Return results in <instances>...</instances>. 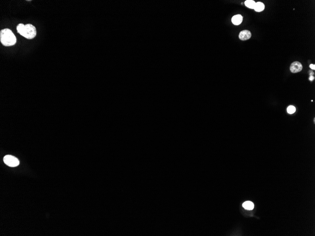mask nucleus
Instances as JSON below:
<instances>
[{"label": "nucleus", "instance_id": "f257e3e1", "mask_svg": "<svg viewBox=\"0 0 315 236\" xmlns=\"http://www.w3.org/2000/svg\"><path fill=\"white\" fill-rule=\"evenodd\" d=\"M18 33L22 36L28 39H33L37 35V30L35 27L30 24H18L17 26Z\"/></svg>", "mask_w": 315, "mask_h": 236}, {"label": "nucleus", "instance_id": "f03ea898", "mask_svg": "<svg viewBox=\"0 0 315 236\" xmlns=\"http://www.w3.org/2000/svg\"><path fill=\"white\" fill-rule=\"evenodd\" d=\"M1 42L5 46H11L16 44V36L10 29L5 28L0 32Z\"/></svg>", "mask_w": 315, "mask_h": 236}, {"label": "nucleus", "instance_id": "7ed1b4c3", "mask_svg": "<svg viewBox=\"0 0 315 236\" xmlns=\"http://www.w3.org/2000/svg\"><path fill=\"white\" fill-rule=\"evenodd\" d=\"M3 161L6 165L11 167H16L19 164L18 159L11 155L5 156L3 158Z\"/></svg>", "mask_w": 315, "mask_h": 236}, {"label": "nucleus", "instance_id": "20e7f679", "mask_svg": "<svg viewBox=\"0 0 315 236\" xmlns=\"http://www.w3.org/2000/svg\"><path fill=\"white\" fill-rule=\"evenodd\" d=\"M302 64L298 61H295L291 63L290 66V70L293 73H296L302 71Z\"/></svg>", "mask_w": 315, "mask_h": 236}, {"label": "nucleus", "instance_id": "39448f33", "mask_svg": "<svg viewBox=\"0 0 315 236\" xmlns=\"http://www.w3.org/2000/svg\"><path fill=\"white\" fill-rule=\"evenodd\" d=\"M251 36H252L251 32L247 30H244L241 32L239 35L240 39L242 41H246L247 40L249 39Z\"/></svg>", "mask_w": 315, "mask_h": 236}, {"label": "nucleus", "instance_id": "423d86ee", "mask_svg": "<svg viewBox=\"0 0 315 236\" xmlns=\"http://www.w3.org/2000/svg\"><path fill=\"white\" fill-rule=\"evenodd\" d=\"M242 19L243 18L242 15L238 14L233 17L232 18V22L235 25H239L242 23Z\"/></svg>", "mask_w": 315, "mask_h": 236}, {"label": "nucleus", "instance_id": "0eeeda50", "mask_svg": "<svg viewBox=\"0 0 315 236\" xmlns=\"http://www.w3.org/2000/svg\"><path fill=\"white\" fill-rule=\"evenodd\" d=\"M264 9H265L264 4L261 2H257V3H256L254 8L255 11L257 12H261L262 11H264Z\"/></svg>", "mask_w": 315, "mask_h": 236}, {"label": "nucleus", "instance_id": "6e6552de", "mask_svg": "<svg viewBox=\"0 0 315 236\" xmlns=\"http://www.w3.org/2000/svg\"><path fill=\"white\" fill-rule=\"evenodd\" d=\"M242 207L247 210H251L254 208V205L251 201H246L242 204Z\"/></svg>", "mask_w": 315, "mask_h": 236}, {"label": "nucleus", "instance_id": "1a4fd4ad", "mask_svg": "<svg viewBox=\"0 0 315 236\" xmlns=\"http://www.w3.org/2000/svg\"><path fill=\"white\" fill-rule=\"evenodd\" d=\"M244 4L248 8L254 9L256 3L253 0H247L245 2Z\"/></svg>", "mask_w": 315, "mask_h": 236}, {"label": "nucleus", "instance_id": "9d476101", "mask_svg": "<svg viewBox=\"0 0 315 236\" xmlns=\"http://www.w3.org/2000/svg\"><path fill=\"white\" fill-rule=\"evenodd\" d=\"M287 112L290 114H293L295 112L296 108L293 106H290L287 108Z\"/></svg>", "mask_w": 315, "mask_h": 236}, {"label": "nucleus", "instance_id": "9b49d317", "mask_svg": "<svg viewBox=\"0 0 315 236\" xmlns=\"http://www.w3.org/2000/svg\"><path fill=\"white\" fill-rule=\"evenodd\" d=\"M310 68H311V69H313V70H315V65H314V64H311V65H310Z\"/></svg>", "mask_w": 315, "mask_h": 236}, {"label": "nucleus", "instance_id": "f8f14e48", "mask_svg": "<svg viewBox=\"0 0 315 236\" xmlns=\"http://www.w3.org/2000/svg\"><path fill=\"white\" fill-rule=\"evenodd\" d=\"M314 79H315V77H314V76H310V78H309V80H310V81H313V80H314Z\"/></svg>", "mask_w": 315, "mask_h": 236}, {"label": "nucleus", "instance_id": "ddd939ff", "mask_svg": "<svg viewBox=\"0 0 315 236\" xmlns=\"http://www.w3.org/2000/svg\"><path fill=\"white\" fill-rule=\"evenodd\" d=\"M310 76H313L312 75H314V73H313V72H311V73H310Z\"/></svg>", "mask_w": 315, "mask_h": 236}]
</instances>
